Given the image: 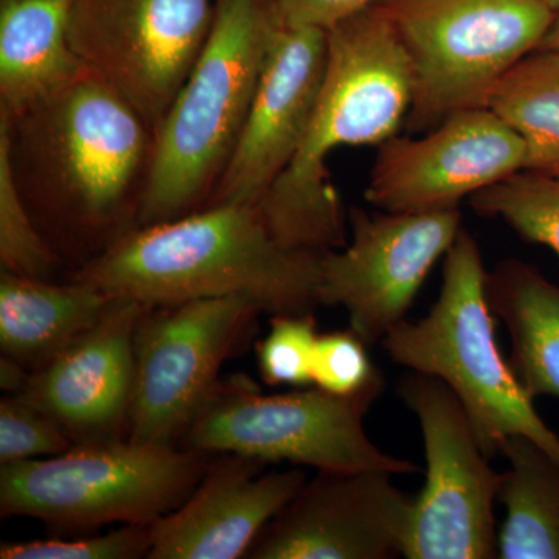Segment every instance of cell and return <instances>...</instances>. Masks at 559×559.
<instances>
[{"instance_id":"cell-1","label":"cell","mask_w":559,"mask_h":559,"mask_svg":"<svg viewBox=\"0 0 559 559\" xmlns=\"http://www.w3.org/2000/svg\"><path fill=\"white\" fill-rule=\"evenodd\" d=\"M154 143L148 121L90 69L32 108L0 114V154L17 191L76 270L138 227Z\"/></svg>"},{"instance_id":"cell-2","label":"cell","mask_w":559,"mask_h":559,"mask_svg":"<svg viewBox=\"0 0 559 559\" xmlns=\"http://www.w3.org/2000/svg\"><path fill=\"white\" fill-rule=\"evenodd\" d=\"M414 102V72L382 5L326 31V64L314 114L289 167L259 204L286 248L326 252L347 245L348 213L326 159L341 146H380L399 134Z\"/></svg>"},{"instance_id":"cell-3","label":"cell","mask_w":559,"mask_h":559,"mask_svg":"<svg viewBox=\"0 0 559 559\" xmlns=\"http://www.w3.org/2000/svg\"><path fill=\"white\" fill-rule=\"evenodd\" d=\"M322 253L275 240L257 205H209L135 227L73 278L145 307L246 296L271 318L310 314Z\"/></svg>"},{"instance_id":"cell-4","label":"cell","mask_w":559,"mask_h":559,"mask_svg":"<svg viewBox=\"0 0 559 559\" xmlns=\"http://www.w3.org/2000/svg\"><path fill=\"white\" fill-rule=\"evenodd\" d=\"M277 28L267 0H216L207 43L156 130L138 227L207 207L240 139Z\"/></svg>"},{"instance_id":"cell-5","label":"cell","mask_w":559,"mask_h":559,"mask_svg":"<svg viewBox=\"0 0 559 559\" xmlns=\"http://www.w3.org/2000/svg\"><path fill=\"white\" fill-rule=\"evenodd\" d=\"M484 259L460 229L447 252L439 299L418 322L399 323L382 341L390 359L447 382L468 415L488 459L503 441L528 437L559 465V437L543 421L500 355L495 316L485 297Z\"/></svg>"},{"instance_id":"cell-6","label":"cell","mask_w":559,"mask_h":559,"mask_svg":"<svg viewBox=\"0 0 559 559\" xmlns=\"http://www.w3.org/2000/svg\"><path fill=\"white\" fill-rule=\"evenodd\" d=\"M213 454L130 439L73 444L47 459L3 463L0 516L62 528L154 524L179 509Z\"/></svg>"},{"instance_id":"cell-7","label":"cell","mask_w":559,"mask_h":559,"mask_svg":"<svg viewBox=\"0 0 559 559\" xmlns=\"http://www.w3.org/2000/svg\"><path fill=\"white\" fill-rule=\"evenodd\" d=\"M382 7L414 72L409 134H425L459 110L487 108L499 81L538 49L557 14L547 0H389Z\"/></svg>"},{"instance_id":"cell-8","label":"cell","mask_w":559,"mask_h":559,"mask_svg":"<svg viewBox=\"0 0 559 559\" xmlns=\"http://www.w3.org/2000/svg\"><path fill=\"white\" fill-rule=\"evenodd\" d=\"M384 389L381 371L355 395H336L316 385L263 395L250 378L235 374L221 380L179 447L316 469L418 473L409 460L378 450L364 429V417Z\"/></svg>"},{"instance_id":"cell-9","label":"cell","mask_w":559,"mask_h":559,"mask_svg":"<svg viewBox=\"0 0 559 559\" xmlns=\"http://www.w3.org/2000/svg\"><path fill=\"white\" fill-rule=\"evenodd\" d=\"M260 314L246 296L146 307L135 330L128 439L179 447L218 388L221 367L248 344Z\"/></svg>"},{"instance_id":"cell-10","label":"cell","mask_w":559,"mask_h":559,"mask_svg":"<svg viewBox=\"0 0 559 559\" xmlns=\"http://www.w3.org/2000/svg\"><path fill=\"white\" fill-rule=\"evenodd\" d=\"M399 395L417 415L428 466L403 557L498 558L495 502L503 474L489 466L457 395L447 382L419 371L401 378Z\"/></svg>"},{"instance_id":"cell-11","label":"cell","mask_w":559,"mask_h":559,"mask_svg":"<svg viewBox=\"0 0 559 559\" xmlns=\"http://www.w3.org/2000/svg\"><path fill=\"white\" fill-rule=\"evenodd\" d=\"M215 9L216 0H72L70 46L156 131L207 43Z\"/></svg>"},{"instance_id":"cell-12","label":"cell","mask_w":559,"mask_h":559,"mask_svg":"<svg viewBox=\"0 0 559 559\" xmlns=\"http://www.w3.org/2000/svg\"><path fill=\"white\" fill-rule=\"evenodd\" d=\"M462 223L459 209L370 215L349 209L352 241L320 260V307L347 311L349 330L367 345L406 320L423 283L447 255Z\"/></svg>"},{"instance_id":"cell-13","label":"cell","mask_w":559,"mask_h":559,"mask_svg":"<svg viewBox=\"0 0 559 559\" xmlns=\"http://www.w3.org/2000/svg\"><path fill=\"white\" fill-rule=\"evenodd\" d=\"M525 170L520 135L488 108L459 110L423 138L378 146L366 200L381 212L459 209L460 202Z\"/></svg>"},{"instance_id":"cell-14","label":"cell","mask_w":559,"mask_h":559,"mask_svg":"<svg viewBox=\"0 0 559 559\" xmlns=\"http://www.w3.org/2000/svg\"><path fill=\"white\" fill-rule=\"evenodd\" d=\"M382 469H319L264 527L250 559H392L403 555L414 500Z\"/></svg>"},{"instance_id":"cell-15","label":"cell","mask_w":559,"mask_h":559,"mask_svg":"<svg viewBox=\"0 0 559 559\" xmlns=\"http://www.w3.org/2000/svg\"><path fill=\"white\" fill-rule=\"evenodd\" d=\"M325 64V31L278 24L248 119L207 207H259L299 153L318 105Z\"/></svg>"},{"instance_id":"cell-16","label":"cell","mask_w":559,"mask_h":559,"mask_svg":"<svg viewBox=\"0 0 559 559\" xmlns=\"http://www.w3.org/2000/svg\"><path fill=\"white\" fill-rule=\"evenodd\" d=\"M145 310L117 297L97 325L32 371L16 396L53 418L75 444L128 439L135 330Z\"/></svg>"},{"instance_id":"cell-17","label":"cell","mask_w":559,"mask_h":559,"mask_svg":"<svg viewBox=\"0 0 559 559\" xmlns=\"http://www.w3.org/2000/svg\"><path fill=\"white\" fill-rule=\"evenodd\" d=\"M237 454L212 459L189 499L154 524L150 559H237L307 481L304 469L264 473Z\"/></svg>"},{"instance_id":"cell-18","label":"cell","mask_w":559,"mask_h":559,"mask_svg":"<svg viewBox=\"0 0 559 559\" xmlns=\"http://www.w3.org/2000/svg\"><path fill=\"white\" fill-rule=\"evenodd\" d=\"M72 0H0V114L16 116L87 68L69 39Z\"/></svg>"},{"instance_id":"cell-19","label":"cell","mask_w":559,"mask_h":559,"mask_svg":"<svg viewBox=\"0 0 559 559\" xmlns=\"http://www.w3.org/2000/svg\"><path fill=\"white\" fill-rule=\"evenodd\" d=\"M117 296L73 278L72 283L0 272L2 355L35 371L97 325Z\"/></svg>"},{"instance_id":"cell-20","label":"cell","mask_w":559,"mask_h":559,"mask_svg":"<svg viewBox=\"0 0 559 559\" xmlns=\"http://www.w3.org/2000/svg\"><path fill=\"white\" fill-rule=\"evenodd\" d=\"M489 311L510 333V369L533 400L559 399V286L525 261H500L485 278Z\"/></svg>"},{"instance_id":"cell-21","label":"cell","mask_w":559,"mask_h":559,"mask_svg":"<svg viewBox=\"0 0 559 559\" xmlns=\"http://www.w3.org/2000/svg\"><path fill=\"white\" fill-rule=\"evenodd\" d=\"M509 460L499 500L507 510L498 535V558L559 559V465L524 436L503 441Z\"/></svg>"},{"instance_id":"cell-22","label":"cell","mask_w":559,"mask_h":559,"mask_svg":"<svg viewBox=\"0 0 559 559\" xmlns=\"http://www.w3.org/2000/svg\"><path fill=\"white\" fill-rule=\"evenodd\" d=\"M491 109L525 145V170L559 175V55L536 49L489 95Z\"/></svg>"},{"instance_id":"cell-23","label":"cell","mask_w":559,"mask_h":559,"mask_svg":"<svg viewBox=\"0 0 559 559\" xmlns=\"http://www.w3.org/2000/svg\"><path fill=\"white\" fill-rule=\"evenodd\" d=\"M469 204L477 215L502 221L559 259V175L520 171L473 194Z\"/></svg>"},{"instance_id":"cell-24","label":"cell","mask_w":559,"mask_h":559,"mask_svg":"<svg viewBox=\"0 0 559 559\" xmlns=\"http://www.w3.org/2000/svg\"><path fill=\"white\" fill-rule=\"evenodd\" d=\"M61 257L40 234L22 200L9 162L0 154V266L21 277L50 280Z\"/></svg>"},{"instance_id":"cell-25","label":"cell","mask_w":559,"mask_h":559,"mask_svg":"<svg viewBox=\"0 0 559 559\" xmlns=\"http://www.w3.org/2000/svg\"><path fill=\"white\" fill-rule=\"evenodd\" d=\"M319 333L314 314L272 316L267 336L257 345L261 378L270 385L312 384Z\"/></svg>"},{"instance_id":"cell-26","label":"cell","mask_w":559,"mask_h":559,"mask_svg":"<svg viewBox=\"0 0 559 559\" xmlns=\"http://www.w3.org/2000/svg\"><path fill=\"white\" fill-rule=\"evenodd\" d=\"M156 524V522H154ZM154 524H124L106 535L76 540L3 543L2 559H135L148 558L154 544Z\"/></svg>"},{"instance_id":"cell-27","label":"cell","mask_w":559,"mask_h":559,"mask_svg":"<svg viewBox=\"0 0 559 559\" xmlns=\"http://www.w3.org/2000/svg\"><path fill=\"white\" fill-rule=\"evenodd\" d=\"M64 429L27 401L9 395L0 401V463L55 457L73 448Z\"/></svg>"},{"instance_id":"cell-28","label":"cell","mask_w":559,"mask_h":559,"mask_svg":"<svg viewBox=\"0 0 559 559\" xmlns=\"http://www.w3.org/2000/svg\"><path fill=\"white\" fill-rule=\"evenodd\" d=\"M366 347V342L352 330L319 334L312 362V384L345 396L366 389L381 373L371 364Z\"/></svg>"},{"instance_id":"cell-29","label":"cell","mask_w":559,"mask_h":559,"mask_svg":"<svg viewBox=\"0 0 559 559\" xmlns=\"http://www.w3.org/2000/svg\"><path fill=\"white\" fill-rule=\"evenodd\" d=\"M280 25L330 31L360 11L389 0H267Z\"/></svg>"},{"instance_id":"cell-30","label":"cell","mask_w":559,"mask_h":559,"mask_svg":"<svg viewBox=\"0 0 559 559\" xmlns=\"http://www.w3.org/2000/svg\"><path fill=\"white\" fill-rule=\"evenodd\" d=\"M31 373V370L9 356L2 355L0 358V388L9 395H17L27 384Z\"/></svg>"},{"instance_id":"cell-31","label":"cell","mask_w":559,"mask_h":559,"mask_svg":"<svg viewBox=\"0 0 559 559\" xmlns=\"http://www.w3.org/2000/svg\"><path fill=\"white\" fill-rule=\"evenodd\" d=\"M538 49L557 51L559 55V10L557 14H555V20L551 22L549 32L544 36L543 43H540Z\"/></svg>"},{"instance_id":"cell-32","label":"cell","mask_w":559,"mask_h":559,"mask_svg":"<svg viewBox=\"0 0 559 559\" xmlns=\"http://www.w3.org/2000/svg\"><path fill=\"white\" fill-rule=\"evenodd\" d=\"M555 10H559V0H547Z\"/></svg>"}]
</instances>
